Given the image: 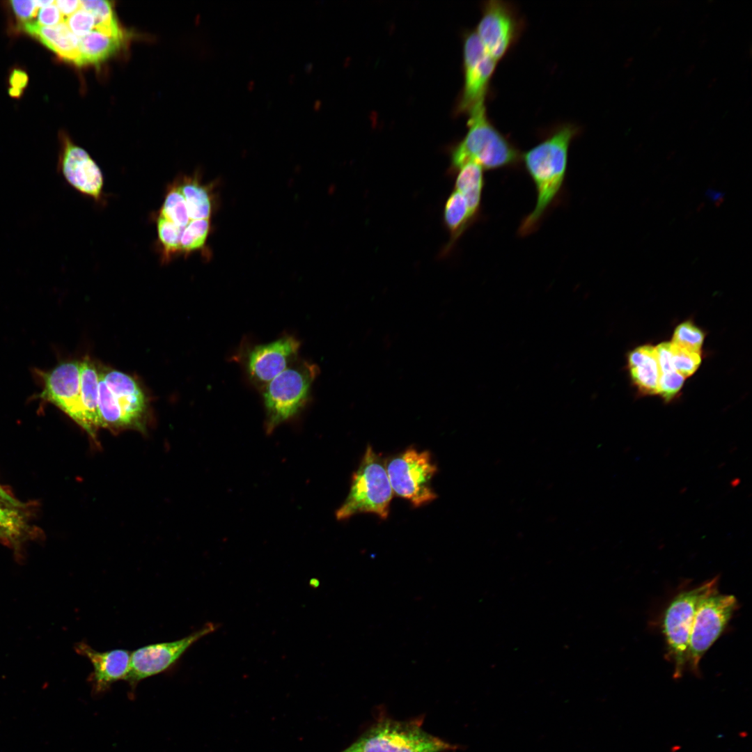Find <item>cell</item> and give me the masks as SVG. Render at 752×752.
Listing matches in <instances>:
<instances>
[{"label": "cell", "instance_id": "6da1fadb", "mask_svg": "<svg viewBox=\"0 0 752 752\" xmlns=\"http://www.w3.org/2000/svg\"><path fill=\"white\" fill-rule=\"evenodd\" d=\"M579 132V127L573 124L561 125L522 154V162L535 188L536 202L534 209L519 225L520 236L528 235L538 228L545 213L561 194L567 173L570 146Z\"/></svg>", "mask_w": 752, "mask_h": 752}, {"label": "cell", "instance_id": "7a4b0ae2", "mask_svg": "<svg viewBox=\"0 0 752 752\" xmlns=\"http://www.w3.org/2000/svg\"><path fill=\"white\" fill-rule=\"evenodd\" d=\"M468 113L467 133L451 153V173L469 162H476L483 170L515 167L522 162V153L489 120L485 102Z\"/></svg>", "mask_w": 752, "mask_h": 752}, {"label": "cell", "instance_id": "3957f363", "mask_svg": "<svg viewBox=\"0 0 752 752\" xmlns=\"http://www.w3.org/2000/svg\"><path fill=\"white\" fill-rule=\"evenodd\" d=\"M318 374L316 364L297 359L262 389L267 433L304 407Z\"/></svg>", "mask_w": 752, "mask_h": 752}, {"label": "cell", "instance_id": "277c9868", "mask_svg": "<svg viewBox=\"0 0 752 752\" xmlns=\"http://www.w3.org/2000/svg\"><path fill=\"white\" fill-rule=\"evenodd\" d=\"M393 494L385 462L368 445L352 475L349 494L336 510V517L340 521L359 513H372L386 519Z\"/></svg>", "mask_w": 752, "mask_h": 752}, {"label": "cell", "instance_id": "5b68a950", "mask_svg": "<svg viewBox=\"0 0 752 752\" xmlns=\"http://www.w3.org/2000/svg\"><path fill=\"white\" fill-rule=\"evenodd\" d=\"M719 577L677 593L666 606L661 629L668 660L673 665V677L680 678L687 665L689 641L694 618L700 602L718 592Z\"/></svg>", "mask_w": 752, "mask_h": 752}, {"label": "cell", "instance_id": "8992f818", "mask_svg": "<svg viewBox=\"0 0 752 752\" xmlns=\"http://www.w3.org/2000/svg\"><path fill=\"white\" fill-rule=\"evenodd\" d=\"M456 749L425 730L417 721L379 719L346 752H444Z\"/></svg>", "mask_w": 752, "mask_h": 752}, {"label": "cell", "instance_id": "52a82bcc", "mask_svg": "<svg viewBox=\"0 0 752 752\" xmlns=\"http://www.w3.org/2000/svg\"><path fill=\"white\" fill-rule=\"evenodd\" d=\"M385 467L393 493L414 507L424 506L437 498L431 485L437 467L429 451L409 447L389 457Z\"/></svg>", "mask_w": 752, "mask_h": 752}, {"label": "cell", "instance_id": "ba28073f", "mask_svg": "<svg viewBox=\"0 0 752 752\" xmlns=\"http://www.w3.org/2000/svg\"><path fill=\"white\" fill-rule=\"evenodd\" d=\"M739 607L733 595L719 593L705 597L696 612L688 647L687 665L696 675L699 664L707 651L720 637Z\"/></svg>", "mask_w": 752, "mask_h": 752}, {"label": "cell", "instance_id": "9c48e42d", "mask_svg": "<svg viewBox=\"0 0 752 752\" xmlns=\"http://www.w3.org/2000/svg\"><path fill=\"white\" fill-rule=\"evenodd\" d=\"M219 627V624L207 622L178 640L150 644L135 650L131 652L130 670L125 680L134 689L141 680L170 668L194 643Z\"/></svg>", "mask_w": 752, "mask_h": 752}, {"label": "cell", "instance_id": "30bf717a", "mask_svg": "<svg viewBox=\"0 0 752 752\" xmlns=\"http://www.w3.org/2000/svg\"><path fill=\"white\" fill-rule=\"evenodd\" d=\"M522 22L509 3L500 0L484 2L476 33L489 54L497 62L515 43Z\"/></svg>", "mask_w": 752, "mask_h": 752}, {"label": "cell", "instance_id": "8fae6325", "mask_svg": "<svg viewBox=\"0 0 752 752\" xmlns=\"http://www.w3.org/2000/svg\"><path fill=\"white\" fill-rule=\"evenodd\" d=\"M463 46L464 86L458 111L468 113L485 102L497 61L486 51L476 31L465 34Z\"/></svg>", "mask_w": 752, "mask_h": 752}, {"label": "cell", "instance_id": "7c38bea8", "mask_svg": "<svg viewBox=\"0 0 752 752\" xmlns=\"http://www.w3.org/2000/svg\"><path fill=\"white\" fill-rule=\"evenodd\" d=\"M299 347L300 342L290 335L251 347L244 360L250 381L263 389L298 359Z\"/></svg>", "mask_w": 752, "mask_h": 752}, {"label": "cell", "instance_id": "4fadbf2b", "mask_svg": "<svg viewBox=\"0 0 752 752\" xmlns=\"http://www.w3.org/2000/svg\"><path fill=\"white\" fill-rule=\"evenodd\" d=\"M62 139L58 172L79 193L102 202L104 178L99 166L84 149L68 137Z\"/></svg>", "mask_w": 752, "mask_h": 752}, {"label": "cell", "instance_id": "5bb4252c", "mask_svg": "<svg viewBox=\"0 0 752 752\" xmlns=\"http://www.w3.org/2000/svg\"><path fill=\"white\" fill-rule=\"evenodd\" d=\"M42 379L43 389L40 397L59 407L86 431L80 393L79 362L62 363L43 373Z\"/></svg>", "mask_w": 752, "mask_h": 752}, {"label": "cell", "instance_id": "9a60e30c", "mask_svg": "<svg viewBox=\"0 0 752 752\" xmlns=\"http://www.w3.org/2000/svg\"><path fill=\"white\" fill-rule=\"evenodd\" d=\"M75 650L87 658L93 666L89 681L95 694L105 692L120 680H125L129 673L131 652L127 650L100 652L81 642L77 644Z\"/></svg>", "mask_w": 752, "mask_h": 752}, {"label": "cell", "instance_id": "2e32d148", "mask_svg": "<svg viewBox=\"0 0 752 752\" xmlns=\"http://www.w3.org/2000/svg\"><path fill=\"white\" fill-rule=\"evenodd\" d=\"M122 414L125 428H141L146 413L145 395L131 376L116 370L100 373Z\"/></svg>", "mask_w": 752, "mask_h": 752}, {"label": "cell", "instance_id": "e0dca14e", "mask_svg": "<svg viewBox=\"0 0 752 752\" xmlns=\"http://www.w3.org/2000/svg\"><path fill=\"white\" fill-rule=\"evenodd\" d=\"M22 28L63 60L79 66V38L65 22L54 26H44L31 20L22 24Z\"/></svg>", "mask_w": 752, "mask_h": 752}, {"label": "cell", "instance_id": "ac0fdd59", "mask_svg": "<svg viewBox=\"0 0 752 752\" xmlns=\"http://www.w3.org/2000/svg\"><path fill=\"white\" fill-rule=\"evenodd\" d=\"M628 368L630 377L641 393L657 394L660 369L655 347L644 345L631 351Z\"/></svg>", "mask_w": 752, "mask_h": 752}, {"label": "cell", "instance_id": "d6986e66", "mask_svg": "<svg viewBox=\"0 0 752 752\" xmlns=\"http://www.w3.org/2000/svg\"><path fill=\"white\" fill-rule=\"evenodd\" d=\"M174 180L185 198L190 219H211L214 203L212 185L203 183L196 173L180 175Z\"/></svg>", "mask_w": 752, "mask_h": 752}, {"label": "cell", "instance_id": "ffe728a7", "mask_svg": "<svg viewBox=\"0 0 752 752\" xmlns=\"http://www.w3.org/2000/svg\"><path fill=\"white\" fill-rule=\"evenodd\" d=\"M79 368L80 393L87 424L86 432L94 437L100 428L98 415L100 373L97 372L95 365L89 361L79 362Z\"/></svg>", "mask_w": 752, "mask_h": 752}, {"label": "cell", "instance_id": "44dd1931", "mask_svg": "<svg viewBox=\"0 0 752 752\" xmlns=\"http://www.w3.org/2000/svg\"><path fill=\"white\" fill-rule=\"evenodd\" d=\"M455 173V190L463 196L471 214L477 219L480 212L482 192L485 186L483 169L476 162H469Z\"/></svg>", "mask_w": 752, "mask_h": 752}, {"label": "cell", "instance_id": "7402d4cb", "mask_svg": "<svg viewBox=\"0 0 752 752\" xmlns=\"http://www.w3.org/2000/svg\"><path fill=\"white\" fill-rule=\"evenodd\" d=\"M123 41L124 37L109 36L95 29L79 38V66L105 61L121 48Z\"/></svg>", "mask_w": 752, "mask_h": 752}, {"label": "cell", "instance_id": "603a6c76", "mask_svg": "<svg viewBox=\"0 0 752 752\" xmlns=\"http://www.w3.org/2000/svg\"><path fill=\"white\" fill-rule=\"evenodd\" d=\"M443 219L450 235L449 241L443 251L446 254L452 249L457 240L476 219L471 214L463 196L456 190H454L446 201Z\"/></svg>", "mask_w": 752, "mask_h": 752}, {"label": "cell", "instance_id": "cb8c5ba5", "mask_svg": "<svg viewBox=\"0 0 752 752\" xmlns=\"http://www.w3.org/2000/svg\"><path fill=\"white\" fill-rule=\"evenodd\" d=\"M157 214L183 230L191 221L185 198L175 180L168 185L164 201Z\"/></svg>", "mask_w": 752, "mask_h": 752}, {"label": "cell", "instance_id": "d4e9b609", "mask_svg": "<svg viewBox=\"0 0 752 752\" xmlns=\"http://www.w3.org/2000/svg\"><path fill=\"white\" fill-rule=\"evenodd\" d=\"M81 8L90 13L95 19V30L109 36L124 37L114 15L111 2L106 0L80 1Z\"/></svg>", "mask_w": 752, "mask_h": 752}, {"label": "cell", "instance_id": "484cf974", "mask_svg": "<svg viewBox=\"0 0 752 752\" xmlns=\"http://www.w3.org/2000/svg\"><path fill=\"white\" fill-rule=\"evenodd\" d=\"M158 242L162 262L167 263L175 256H180V244L183 230L156 214Z\"/></svg>", "mask_w": 752, "mask_h": 752}, {"label": "cell", "instance_id": "4316f807", "mask_svg": "<svg viewBox=\"0 0 752 752\" xmlns=\"http://www.w3.org/2000/svg\"><path fill=\"white\" fill-rule=\"evenodd\" d=\"M26 519L19 507L0 498V533L2 539L17 540L26 531Z\"/></svg>", "mask_w": 752, "mask_h": 752}, {"label": "cell", "instance_id": "83f0119b", "mask_svg": "<svg viewBox=\"0 0 752 752\" xmlns=\"http://www.w3.org/2000/svg\"><path fill=\"white\" fill-rule=\"evenodd\" d=\"M211 230V219L191 220L184 229L180 244V255L185 257L201 251Z\"/></svg>", "mask_w": 752, "mask_h": 752}, {"label": "cell", "instance_id": "f1b7e54d", "mask_svg": "<svg viewBox=\"0 0 752 752\" xmlns=\"http://www.w3.org/2000/svg\"><path fill=\"white\" fill-rule=\"evenodd\" d=\"M671 350L673 368L685 378L693 375L701 363V352L687 350L671 342Z\"/></svg>", "mask_w": 752, "mask_h": 752}, {"label": "cell", "instance_id": "f546056e", "mask_svg": "<svg viewBox=\"0 0 752 752\" xmlns=\"http://www.w3.org/2000/svg\"><path fill=\"white\" fill-rule=\"evenodd\" d=\"M704 337L701 329L691 321H686L675 328L671 343L687 350L701 352Z\"/></svg>", "mask_w": 752, "mask_h": 752}, {"label": "cell", "instance_id": "4dcf8cb0", "mask_svg": "<svg viewBox=\"0 0 752 752\" xmlns=\"http://www.w3.org/2000/svg\"><path fill=\"white\" fill-rule=\"evenodd\" d=\"M685 377L675 370L660 373L658 393L665 402H670L681 389Z\"/></svg>", "mask_w": 752, "mask_h": 752}, {"label": "cell", "instance_id": "1f68e13d", "mask_svg": "<svg viewBox=\"0 0 752 752\" xmlns=\"http://www.w3.org/2000/svg\"><path fill=\"white\" fill-rule=\"evenodd\" d=\"M65 23L70 31L78 38L87 35L95 29L93 16L81 8L67 17Z\"/></svg>", "mask_w": 752, "mask_h": 752}, {"label": "cell", "instance_id": "d6a6232c", "mask_svg": "<svg viewBox=\"0 0 752 752\" xmlns=\"http://www.w3.org/2000/svg\"><path fill=\"white\" fill-rule=\"evenodd\" d=\"M10 3L15 17L22 24L35 17L39 10L34 1L13 0Z\"/></svg>", "mask_w": 752, "mask_h": 752}, {"label": "cell", "instance_id": "836d02e7", "mask_svg": "<svg viewBox=\"0 0 752 752\" xmlns=\"http://www.w3.org/2000/svg\"><path fill=\"white\" fill-rule=\"evenodd\" d=\"M63 16L54 3L40 8L38 12L37 23L40 26H54L63 22Z\"/></svg>", "mask_w": 752, "mask_h": 752}, {"label": "cell", "instance_id": "e575fe53", "mask_svg": "<svg viewBox=\"0 0 752 752\" xmlns=\"http://www.w3.org/2000/svg\"><path fill=\"white\" fill-rule=\"evenodd\" d=\"M9 84L10 88L23 91L29 81L28 75L24 70L15 68L9 76Z\"/></svg>", "mask_w": 752, "mask_h": 752}, {"label": "cell", "instance_id": "d590c367", "mask_svg": "<svg viewBox=\"0 0 752 752\" xmlns=\"http://www.w3.org/2000/svg\"><path fill=\"white\" fill-rule=\"evenodd\" d=\"M55 5L63 17H68L81 8L80 1L78 0H58L55 1Z\"/></svg>", "mask_w": 752, "mask_h": 752}, {"label": "cell", "instance_id": "8d00e7d4", "mask_svg": "<svg viewBox=\"0 0 752 752\" xmlns=\"http://www.w3.org/2000/svg\"><path fill=\"white\" fill-rule=\"evenodd\" d=\"M705 195L709 199L714 203H719L723 200L724 193L715 189H708L706 191Z\"/></svg>", "mask_w": 752, "mask_h": 752}, {"label": "cell", "instance_id": "74e56055", "mask_svg": "<svg viewBox=\"0 0 752 752\" xmlns=\"http://www.w3.org/2000/svg\"><path fill=\"white\" fill-rule=\"evenodd\" d=\"M0 497L4 501L10 503L11 504L20 507L21 503L17 501L13 496H12L1 485H0ZM21 508V507H20Z\"/></svg>", "mask_w": 752, "mask_h": 752}, {"label": "cell", "instance_id": "f35d334b", "mask_svg": "<svg viewBox=\"0 0 752 752\" xmlns=\"http://www.w3.org/2000/svg\"><path fill=\"white\" fill-rule=\"evenodd\" d=\"M55 1L53 0H35L34 3L36 6L39 8L45 7L54 3Z\"/></svg>", "mask_w": 752, "mask_h": 752}, {"label": "cell", "instance_id": "ab89813d", "mask_svg": "<svg viewBox=\"0 0 752 752\" xmlns=\"http://www.w3.org/2000/svg\"><path fill=\"white\" fill-rule=\"evenodd\" d=\"M22 93H23V91H22L20 90H18V89H16V88H10V87L8 88V94L12 97H14V98L19 97L22 95Z\"/></svg>", "mask_w": 752, "mask_h": 752}, {"label": "cell", "instance_id": "60d3db41", "mask_svg": "<svg viewBox=\"0 0 752 752\" xmlns=\"http://www.w3.org/2000/svg\"><path fill=\"white\" fill-rule=\"evenodd\" d=\"M707 41H708V39H707V33H703L702 36H700V39H699V41H698L699 47L703 48L706 45Z\"/></svg>", "mask_w": 752, "mask_h": 752}, {"label": "cell", "instance_id": "b9f144b4", "mask_svg": "<svg viewBox=\"0 0 752 752\" xmlns=\"http://www.w3.org/2000/svg\"><path fill=\"white\" fill-rule=\"evenodd\" d=\"M695 69H696V64H695V63H691V64H689V65H688V66L687 67V68H686V70H685V71H684V75H685L686 76H689V75H691L692 74V72H693L694 71V70H695Z\"/></svg>", "mask_w": 752, "mask_h": 752}, {"label": "cell", "instance_id": "7bdbcfd3", "mask_svg": "<svg viewBox=\"0 0 752 752\" xmlns=\"http://www.w3.org/2000/svg\"><path fill=\"white\" fill-rule=\"evenodd\" d=\"M663 86V80L660 78L655 80L652 85V90H659Z\"/></svg>", "mask_w": 752, "mask_h": 752}, {"label": "cell", "instance_id": "ee69618b", "mask_svg": "<svg viewBox=\"0 0 752 752\" xmlns=\"http://www.w3.org/2000/svg\"><path fill=\"white\" fill-rule=\"evenodd\" d=\"M634 57H633V56H629V57H627V58H626V59L625 60V61H624V63H623V66H624V68H626V69H627V68H629V67H630V66H631V65H632V63H633V62H634Z\"/></svg>", "mask_w": 752, "mask_h": 752}, {"label": "cell", "instance_id": "f6af8a7d", "mask_svg": "<svg viewBox=\"0 0 752 752\" xmlns=\"http://www.w3.org/2000/svg\"><path fill=\"white\" fill-rule=\"evenodd\" d=\"M676 71H677V68H676V67H673V68H671V70H669V71H668V72H667V74H666V77H665V80H666V81H668V80H669L670 79H671V78L673 77V75H674L675 74Z\"/></svg>", "mask_w": 752, "mask_h": 752}, {"label": "cell", "instance_id": "bcb514c9", "mask_svg": "<svg viewBox=\"0 0 752 752\" xmlns=\"http://www.w3.org/2000/svg\"><path fill=\"white\" fill-rule=\"evenodd\" d=\"M661 27L660 26H657V28H656V29H655L654 30L653 33H652V35H651V38H652V39H655V38H657L658 37V36L659 35V33L661 32Z\"/></svg>", "mask_w": 752, "mask_h": 752}, {"label": "cell", "instance_id": "7dc6e473", "mask_svg": "<svg viewBox=\"0 0 752 752\" xmlns=\"http://www.w3.org/2000/svg\"><path fill=\"white\" fill-rule=\"evenodd\" d=\"M635 81H636V77H630V78H629V79L627 80V83H626V86H627V88H630V87H632V86H633V84H634Z\"/></svg>", "mask_w": 752, "mask_h": 752}, {"label": "cell", "instance_id": "c3c4849f", "mask_svg": "<svg viewBox=\"0 0 752 752\" xmlns=\"http://www.w3.org/2000/svg\"><path fill=\"white\" fill-rule=\"evenodd\" d=\"M659 114V111H655L654 112H652L651 113V115L650 116V117H649V119H648L649 121L651 122V121L655 120L658 117Z\"/></svg>", "mask_w": 752, "mask_h": 752}, {"label": "cell", "instance_id": "681fc988", "mask_svg": "<svg viewBox=\"0 0 752 752\" xmlns=\"http://www.w3.org/2000/svg\"><path fill=\"white\" fill-rule=\"evenodd\" d=\"M686 35V30L684 29H681L677 36L678 40H682Z\"/></svg>", "mask_w": 752, "mask_h": 752}, {"label": "cell", "instance_id": "f907efd6", "mask_svg": "<svg viewBox=\"0 0 752 752\" xmlns=\"http://www.w3.org/2000/svg\"><path fill=\"white\" fill-rule=\"evenodd\" d=\"M716 81H717V78L716 77L712 78L710 80V81L708 82V84H707V88H712L714 86V84H716Z\"/></svg>", "mask_w": 752, "mask_h": 752}, {"label": "cell", "instance_id": "816d5d0a", "mask_svg": "<svg viewBox=\"0 0 752 752\" xmlns=\"http://www.w3.org/2000/svg\"><path fill=\"white\" fill-rule=\"evenodd\" d=\"M698 123V119H694V120H692V121H691V122L690 123V124H689V128L690 130H693V129H694V128H695V127H696L697 126Z\"/></svg>", "mask_w": 752, "mask_h": 752}, {"label": "cell", "instance_id": "f5cc1de1", "mask_svg": "<svg viewBox=\"0 0 752 752\" xmlns=\"http://www.w3.org/2000/svg\"><path fill=\"white\" fill-rule=\"evenodd\" d=\"M709 17H710V14L709 13H705V15H703L702 16L701 19H700V24H704L709 19Z\"/></svg>", "mask_w": 752, "mask_h": 752}, {"label": "cell", "instance_id": "db71d44e", "mask_svg": "<svg viewBox=\"0 0 752 752\" xmlns=\"http://www.w3.org/2000/svg\"><path fill=\"white\" fill-rule=\"evenodd\" d=\"M710 104H711V102H706V103H705V104H704V107H703V109L704 111H705V110H706V109H708V108L710 107Z\"/></svg>", "mask_w": 752, "mask_h": 752}, {"label": "cell", "instance_id": "11a10c76", "mask_svg": "<svg viewBox=\"0 0 752 752\" xmlns=\"http://www.w3.org/2000/svg\"><path fill=\"white\" fill-rule=\"evenodd\" d=\"M751 52H752V49H751V46L750 45L749 50V58H751Z\"/></svg>", "mask_w": 752, "mask_h": 752}, {"label": "cell", "instance_id": "9f6ffc18", "mask_svg": "<svg viewBox=\"0 0 752 752\" xmlns=\"http://www.w3.org/2000/svg\"><path fill=\"white\" fill-rule=\"evenodd\" d=\"M744 76H743V77H742V78H744V77H747V75H748V72H744Z\"/></svg>", "mask_w": 752, "mask_h": 752}, {"label": "cell", "instance_id": "6f0895ef", "mask_svg": "<svg viewBox=\"0 0 752 752\" xmlns=\"http://www.w3.org/2000/svg\"><path fill=\"white\" fill-rule=\"evenodd\" d=\"M714 0H711V1H708L707 2L708 3H712V2H714Z\"/></svg>", "mask_w": 752, "mask_h": 752}, {"label": "cell", "instance_id": "680465c9", "mask_svg": "<svg viewBox=\"0 0 752 752\" xmlns=\"http://www.w3.org/2000/svg\"><path fill=\"white\" fill-rule=\"evenodd\" d=\"M0 538H2V536H1V533H0Z\"/></svg>", "mask_w": 752, "mask_h": 752}, {"label": "cell", "instance_id": "91938a15", "mask_svg": "<svg viewBox=\"0 0 752 752\" xmlns=\"http://www.w3.org/2000/svg\"><path fill=\"white\" fill-rule=\"evenodd\" d=\"M342 752H346V751H342Z\"/></svg>", "mask_w": 752, "mask_h": 752}, {"label": "cell", "instance_id": "94428289", "mask_svg": "<svg viewBox=\"0 0 752 752\" xmlns=\"http://www.w3.org/2000/svg\"><path fill=\"white\" fill-rule=\"evenodd\" d=\"M1 498V497H0Z\"/></svg>", "mask_w": 752, "mask_h": 752}]
</instances>
